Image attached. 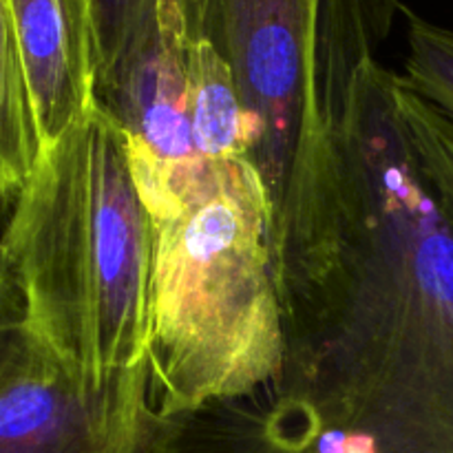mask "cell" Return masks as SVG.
Returning a JSON list of instances; mask_svg holds the SVG:
<instances>
[{
  "mask_svg": "<svg viewBox=\"0 0 453 453\" xmlns=\"http://www.w3.org/2000/svg\"><path fill=\"white\" fill-rule=\"evenodd\" d=\"M150 403L164 423L283 379L270 202L248 157L203 162L153 215Z\"/></svg>",
  "mask_w": 453,
  "mask_h": 453,
  "instance_id": "obj_3",
  "label": "cell"
},
{
  "mask_svg": "<svg viewBox=\"0 0 453 453\" xmlns=\"http://www.w3.org/2000/svg\"><path fill=\"white\" fill-rule=\"evenodd\" d=\"M392 96L416 162L453 221V122L407 88L398 73H394Z\"/></svg>",
  "mask_w": 453,
  "mask_h": 453,
  "instance_id": "obj_10",
  "label": "cell"
},
{
  "mask_svg": "<svg viewBox=\"0 0 453 453\" xmlns=\"http://www.w3.org/2000/svg\"><path fill=\"white\" fill-rule=\"evenodd\" d=\"M0 255L29 339L82 388H115L149 357L153 217L128 137L100 100L40 149Z\"/></svg>",
  "mask_w": 453,
  "mask_h": 453,
  "instance_id": "obj_2",
  "label": "cell"
},
{
  "mask_svg": "<svg viewBox=\"0 0 453 453\" xmlns=\"http://www.w3.org/2000/svg\"><path fill=\"white\" fill-rule=\"evenodd\" d=\"M164 3L166 0H88L97 58L96 93L153 27Z\"/></svg>",
  "mask_w": 453,
  "mask_h": 453,
  "instance_id": "obj_12",
  "label": "cell"
},
{
  "mask_svg": "<svg viewBox=\"0 0 453 453\" xmlns=\"http://www.w3.org/2000/svg\"><path fill=\"white\" fill-rule=\"evenodd\" d=\"M40 149L96 100L97 58L88 0H9Z\"/></svg>",
  "mask_w": 453,
  "mask_h": 453,
  "instance_id": "obj_7",
  "label": "cell"
},
{
  "mask_svg": "<svg viewBox=\"0 0 453 453\" xmlns=\"http://www.w3.org/2000/svg\"><path fill=\"white\" fill-rule=\"evenodd\" d=\"M363 58L334 127L326 239L286 299L279 383L379 453H453V221Z\"/></svg>",
  "mask_w": 453,
  "mask_h": 453,
  "instance_id": "obj_1",
  "label": "cell"
},
{
  "mask_svg": "<svg viewBox=\"0 0 453 453\" xmlns=\"http://www.w3.org/2000/svg\"><path fill=\"white\" fill-rule=\"evenodd\" d=\"M193 34L228 62L252 124L250 159L274 234L321 208L334 166L336 100L317 51L321 0H184Z\"/></svg>",
  "mask_w": 453,
  "mask_h": 453,
  "instance_id": "obj_4",
  "label": "cell"
},
{
  "mask_svg": "<svg viewBox=\"0 0 453 453\" xmlns=\"http://www.w3.org/2000/svg\"><path fill=\"white\" fill-rule=\"evenodd\" d=\"M190 20L184 0H166L137 47L96 93L128 137L133 173L150 217L202 164L188 109Z\"/></svg>",
  "mask_w": 453,
  "mask_h": 453,
  "instance_id": "obj_6",
  "label": "cell"
},
{
  "mask_svg": "<svg viewBox=\"0 0 453 453\" xmlns=\"http://www.w3.org/2000/svg\"><path fill=\"white\" fill-rule=\"evenodd\" d=\"M326 71H327V69H326ZM354 71H357V69H334V71H332V73H354ZM332 73H330V75H332ZM327 80H330V78H327ZM339 118H341V115H339ZM332 197H334V195H332ZM330 208H332V206H330ZM327 224H330V221H327ZM326 230H327V228H326ZM323 234H326V233H323ZM321 239H323V237H321ZM314 246H319V242H317V243H314ZM314 246H312V248H314ZM312 248H310V250H312ZM310 250H308V252H310ZM308 252H305V257H308ZM305 257H303V259H305ZM296 273H299V270H296ZM295 277H296V274H295ZM295 277H292V279H290V281H288V283H286V286H283V288H281V286H279V290H281V292H283V290H286V288H288V286H290V283H292V281H295Z\"/></svg>",
  "mask_w": 453,
  "mask_h": 453,
  "instance_id": "obj_14",
  "label": "cell"
},
{
  "mask_svg": "<svg viewBox=\"0 0 453 453\" xmlns=\"http://www.w3.org/2000/svg\"><path fill=\"white\" fill-rule=\"evenodd\" d=\"M40 153L9 0H0V206L16 202Z\"/></svg>",
  "mask_w": 453,
  "mask_h": 453,
  "instance_id": "obj_9",
  "label": "cell"
},
{
  "mask_svg": "<svg viewBox=\"0 0 453 453\" xmlns=\"http://www.w3.org/2000/svg\"><path fill=\"white\" fill-rule=\"evenodd\" d=\"M407 18V88L453 122V29L429 22L403 4Z\"/></svg>",
  "mask_w": 453,
  "mask_h": 453,
  "instance_id": "obj_11",
  "label": "cell"
},
{
  "mask_svg": "<svg viewBox=\"0 0 453 453\" xmlns=\"http://www.w3.org/2000/svg\"><path fill=\"white\" fill-rule=\"evenodd\" d=\"M157 423L149 361L93 394L29 339L0 385V453H144Z\"/></svg>",
  "mask_w": 453,
  "mask_h": 453,
  "instance_id": "obj_5",
  "label": "cell"
},
{
  "mask_svg": "<svg viewBox=\"0 0 453 453\" xmlns=\"http://www.w3.org/2000/svg\"><path fill=\"white\" fill-rule=\"evenodd\" d=\"M188 109L195 150L203 162L250 159L252 124L233 71L211 40L197 34L188 42Z\"/></svg>",
  "mask_w": 453,
  "mask_h": 453,
  "instance_id": "obj_8",
  "label": "cell"
},
{
  "mask_svg": "<svg viewBox=\"0 0 453 453\" xmlns=\"http://www.w3.org/2000/svg\"><path fill=\"white\" fill-rule=\"evenodd\" d=\"M29 345L25 301L0 255V385Z\"/></svg>",
  "mask_w": 453,
  "mask_h": 453,
  "instance_id": "obj_13",
  "label": "cell"
}]
</instances>
